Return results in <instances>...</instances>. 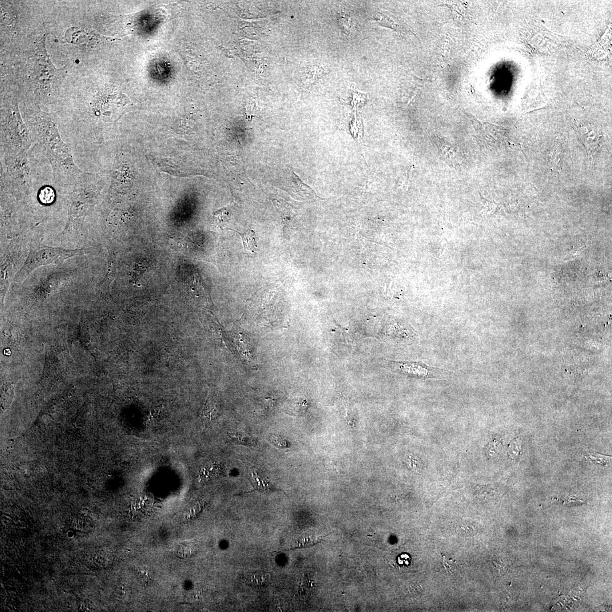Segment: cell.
<instances>
[{"mask_svg": "<svg viewBox=\"0 0 612 612\" xmlns=\"http://www.w3.org/2000/svg\"><path fill=\"white\" fill-rule=\"evenodd\" d=\"M270 440H271V442L275 444L277 447L283 448H287L288 447V443L280 436L272 435L271 436V438H270Z\"/></svg>", "mask_w": 612, "mask_h": 612, "instance_id": "cell-19", "label": "cell"}, {"mask_svg": "<svg viewBox=\"0 0 612 612\" xmlns=\"http://www.w3.org/2000/svg\"><path fill=\"white\" fill-rule=\"evenodd\" d=\"M228 213V208H224L218 210L214 214V217H215L218 225L221 226L225 222V221L227 220Z\"/></svg>", "mask_w": 612, "mask_h": 612, "instance_id": "cell-17", "label": "cell"}, {"mask_svg": "<svg viewBox=\"0 0 612 612\" xmlns=\"http://www.w3.org/2000/svg\"><path fill=\"white\" fill-rule=\"evenodd\" d=\"M103 185L97 174L86 172L68 193V222L67 228L79 224L96 205Z\"/></svg>", "mask_w": 612, "mask_h": 612, "instance_id": "cell-3", "label": "cell"}, {"mask_svg": "<svg viewBox=\"0 0 612 612\" xmlns=\"http://www.w3.org/2000/svg\"><path fill=\"white\" fill-rule=\"evenodd\" d=\"M577 134L579 141L582 143L589 156H593L603 145L602 134L594 129H579Z\"/></svg>", "mask_w": 612, "mask_h": 612, "instance_id": "cell-7", "label": "cell"}, {"mask_svg": "<svg viewBox=\"0 0 612 612\" xmlns=\"http://www.w3.org/2000/svg\"><path fill=\"white\" fill-rule=\"evenodd\" d=\"M4 114L1 127V155H15L29 151L33 144L30 131L24 124L17 104Z\"/></svg>", "mask_w": 612, "mask_h": 612, "instance_id": "cell-4", "label": "cell"}, {"mask_svg": "<svg viewBox=\"0 0 612 612\" xmlns=\"http://www.w3.org/2000/svg\"><path fill=\"white\" fill-rule=\"evenodd\" d=\"M492 564L495 569L497 570L500 574L505 573L507 570V566L509 562H508L507 558L503 555L495 556L492 561Z\"/></svg>", "mask_w": 612, "mask_h": 612, "instance_id": "cell-13", "label": "cell"}, {"mask_svg": "<svg viewBox=\"0 0 612 612\" xmlns=\"http://www.w3.org/2000/svg\"><path fill=\"white\" fill-rule=\"evenodd\" d=\"M29 151L1 155V190L12 196L29 195L32 189V166Z\"/></svg>", "mask_w": 612, "mask_h": 612, "instance_id": "cell-2", "label": "cell"}, {"mask_svg": "<svg viewBox=\"0 0 612 612\" xmlns=\"http://www.w3.org/2000/svg\"><path fill=\"white\" fill-rule=\"evenodd\" d=\"M587 458L594 464H601L603 465V466H606L607 464L610 463L611 457L603 455L598 454V453L592 452L589 453V455H588Z\"/></svg>", "mask_w": 612, "mask_h": 612, "instance_id": "cell-14", "label": "cell"}, {"mask_svg": "<svg viewBox=\"0 0 612 612\" xmlns=\"http://www.w3.org/2000/svg\"><path fill=\"white\" fill-rule=\"evenodd\" d=\"M321 536H307L300 538L295 543L296 548L307 547L315 545V544L321 541Z\"/></svg>", "mask_w": 612, "mask_h": 612, "instance_id": "cell-12", "label": "cell"}, {"mask_svg": "<svg viewBox=\"0 0 612 612\" xmlns=\"http://www.w3.org/2000/svg\"><path fill=\"white\" fill-rule=\"evenodd\" d=\"M442 562L443 565L446 569L448 573L451 575H454L456 572L459 570V564L454 560L448 559L445 556H442Z\"/></svg>", "mask_w": 612, "mask_h": 612, "instance_id": "cell-15", "label": "cell"}, {"mask_svg": "<svg viewBox=\"0 0 612 612\" xmlns=\"http://www.w3.org/2000/svg\"><path fill=\"white\" fill-rule=\"evenodd\" d=\"M393 364V368L400 373L418 379H445L454 375L452 371L417 362H395Z\"/></svg>", "mask_w": 612, "mask_h": 612, "instance_id": "cell-6", "label": "cell"}, {"mask_svg": "<svg viewBox=\"0 0 612 612\" xmlns=\"http://www.w3.org/2000/svg\"><path fill=\"white\" fill-rule=\"evenodd\" d=\"M520 447H521V442L519 440H514V442L511 444L508 454L511 458H517L519 454Z\"/></svg>", "mask_w": 612, "mask_h": 612, "instance_id": "cell-18", "label": "cell"}, {"mask_svg": "<svg viewBox=\"0 0 612 612\" xmlns=\"http://www.w3.org/2000/svg\"><path fill=\"white\" fill-rule=\"evenodd\" d=\"M563 156V147L559 143H556L548 154V162L552 168L560 170L562 165Z\"/></svg>", "mask_w": 612, "mask_h": 612, "instance_id": "cell-9", "label": "cell"}, {"mask_svg": "<svg viewBox=\"0 0 612 612\" xmlns=\"http://www.w3.org/2000/svg\"><path fill=\"white\" fill-rule=\"evenodd\" d=\"M29 118L32 138L46 150L54 184L59 190L68 193L86 173L75 164L68 145L63 141L57 125L48 115L37 110Z\"/></svg>", "mask_w": 612, "mask_h": 612, "instance_id": "cell-1", "label": "cell"}, {"mask_svg": "<svg viewBox=\"0 0 612 612\" xmlns=\"http://www.w3.org/2000/svg\"><path fill=\"white\" fill-rule=\"evenodd\" d=\"M254 488V490L261 491H269L276 490L277 489L268 483L262 477L260 476L256 471L251 472V478H249Z\"/></svg>", "mask_w": 612, "mask_h": 612, "instance_id": "cell-10", "label": "cell"}, {"mask_svg": "<svg viewBox=\"0 0 612 612\" xmlns=\"http://www.w3.org/2000/svg\"><path fill=\"white\" fill-rule=\"evenodd\" d=\"M39 200L43 204H50L54 200V193L51 188L43 189L39 194Z\"/></svg>", "mask_w": 612, "mask_h": 612, "instance_id": "cell-16", "label": "cell"}, {"mask_svg": "<svg viewBox=\"0 0 612 612\" xmlns=\"http://www.w3.org/2000/svg\"><path fill=\"white\" fill-rule=\"evenodd\" d=\"M228 230H232L233 231L240 234L242 242H243L244 249L246 252L251 253H253L255 252V250L258 246L255 238V233L253 230L248 229L247 232L244 233L238 232L236 230L231 229H228Z\"/></svg>", "mask_w": 612, "mask_h": 612, "instance_id": "cell-8", "label": "cell"}, {"mask_svg": "<svg viewBox=\"0 0 612 612\" xmlns=\"http://www.w3.org/2000/svg\"><path fill=\"white\" fill-rule=\"evenodd\" d=\"M86 254L85 249H66L49 247L38 240H33L30 245L29 256L25 264L16 275L14 281L17 283L25 280L35 270L50 265H61L70 258Z\"/></svg>", "mask_w": 612, "mask_h": 612, "instance_id": "cell-5", "label": "cell"}, {"mask_svg": "<svg viewBox=\"0 0 612 612\" xmlns=\"http://www.w3.org/2000/svg\"><path fill=\"white\" fill-rule=\"evenodd\" d=\"M456 531L463 536H472L477 534V528L472 523H460L456 527Z\"/></svg>", "mask_w": 612, "mask_h": 612, "instance_id": "cell-11", "label": "cell"}]
</instances>
